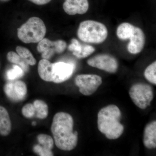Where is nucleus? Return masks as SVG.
Returning <instances> with one entry per match:
<instances>
[{
    "label": "nucleus",
    "mask_w": 156,
    "mask_h": 156,
    "mask_svg": "<svg viewBox=\"0 0 156 156\" xmlns=\"http://www.w3.org/2000/svg\"><path fill=\"white\" fill-rule=\"evenodd\" d=\"M37 139L40 145L46 149L52 151L54 141L51 136L46 134H40L37 136Z\"/></svg>",
    "instance_id": "aec40b11"
},
{
    "label": "nucleus",
    "mask_w": 156,
    "mask_h": 156,
    "mask_svg": "<svg viewBox=\"0 0 156 156\" xmlns=\"http://www.w3.org/2000/svg\"><path fill=\"white\" fill-rule=\"evenodd\" d=\"M76 85L83 95L88 96L95 93L102 83L100 76L95 74H82L76 77Z\"/></svg>",
    "instance_id": "0eeeda50"
},
{
    "label": "nucleus",
    "mask_w": 156,
    "mask_h": 156,
    "mask_svg": "<svg viewBox=\"0 0 156 156\" xmlns=\"http://www.w3.org/2000/svg\"><path fill=\"white\" fill-rule=\"evenodd\" d=\"M17 54L29 65L34 66L36 63V60L30 51L24 47L17 46L16 48Z\"/></svg>",
    "instance_id": "a211bd4d"
},
{
    "label": "nucleus",
    "mask_w": 156,
    "mask_h": 156,
    "mask_svg": "<svg viewBox=\"0 0 156 156\" xmlns=\"http://www.w3.org/2000/svg\"><path fill=\"white\" fill-rule=\"evenodd\" d=\"M33 105L35 108L36 117L38 119H46L48 117L49 110L48 105L43 101L36 100L34 102Z\"/></svg>",
    "instance_id": "f3484780"
},
{
    "label": "nucleus",
    "mask_w": 156,
    "mask_h": 156,
    "mask_svg": "<svg viewBox=\"0 0 156 156\" xmlns=\"http://www.w3.org/2000/svg\"><path fill=\"white\" fill-rule=\"evenodd\" d=\"M63 9L70 15L86 14L89 9L88 0H65Z\"/></svg>",
    "instance_id": "f8f14e48"
},
{
    "label": "nucleus",
    "mask_w": 156,
    "mask_h": 156,
    "mask_svg": "<svg viewBox=\"0 0 156 156\" xmlns=\"http://www.w3.org/2000/svg\"><path fill=\"white\" fill-rule=\"evenodd\" d=\"M108 31L105 25L98 21L87 20L81 22L77 30L78 38L85 43L100 44L106 40Z\"/></svg>",
    "instance_id": "20e7f679"
},
{
    "label": "nucleus",
    "mask_w": 156,
    "mask_h": 156,
    "mask_svg": "<svg viewBox=\"0 0 156 156\" xmlns=\"http://www.w3.org/2000/svg\"><path fill=\"white\" fill-rule=\"evenodd\" d=\"M32 125H33V126H36V122H32Z\"/></svg>",
    "instance_id": "a878e982"
},
{
    "label": "nucleus",
    "mask_w": 156,
    "mask_h": 156,
    "mask_svg": "<svg viewBox=\"0 0 156 156\" xmlns=\"http://www.w3.org/2000/svg\"><path fill=\"white\" fill-rule=\"evenodd\" d=\"M116 35L120 40L130 41L127 45V50L131 54H138L143 50L145 43V34L139 27L129 23H123L117 27Z\"/></svg>",
    "instance_id": "7ed1b4c3"
},
{
    "label": "nucleus",
    "mask_w": 156,
    "mask_h": 156,
    "mask_svg": "<svg viewBox=\"0 0 156 156\" xmlns=\"http://www.w3.org/2000/svg\"><path fill=\"white\" fill-rule=\"evenodd\" d=\"M75 69L73 63L59 62L52 63V82L60 83L68 80L73 75Z\"/></svg>",
    "instance_id": "9d476101"
},
{
    "label": "nucleus",
    "mask_w": 156,
    "mask_h": 156,
    "mask_svg": "<svg viewBox=\"0 0 156 156\" xmlns=\"http://www.w3.org/2000/svg\"><path fill=\"white\" fill-rule=\"evenodd\" d=\"M156 62L148 66L144 72V77L151 83L156 85Z\"/></svg>",
    "instance_id": "412c9836"
},
{
    "label": "nucleus",
    "mask_w": 156,
    "mask_h": 156,
    "mask_svg": "<svg viewBox=\"0 0 156 156\" xmlns=\"http://www.w3.org/2000/svg\"><path fill=\"white\" fill-rule=\"evenodd\" d=\"M22 115L27 118H31L36 114L35 108L34 105L28 103L25 105L22 109Z\"/></svg>",
    "instance_id": "5701e85b"
},
{
    "label": "nucleus",
    "mask_w": 156,
    "mask_h": 156,
    "mask_svg": "<svg viewBox=\"0 0 156 156\" xmlns=\"http://www.w3.org/2000/svg\"><path fill=\"white\" fill-rule=\"evenodd\" d=\"M34 4H36L39 5H46L50 2L51 0H28Z\"/></svg>",
    "instance_id": "393cba45"
},
{
    "label": "nucleus",
    "mask_w": 156,
    "mask_h": 156,
    "mask_svg": "<svg viewBox=\"0 0 156 156\" xmlns=\"http://www.w3.org/2000/svg\"><path fill=\"white\" fill-rule=\"evenodd\" d=\"M87 64L92 67L96 68L110 73L117 71L119 64L113 56L108 54H99L89 58Z\"/></svg>",
    "instance_id": "1a4fd4ad"
},
{
    "label": "nucleus",
    "mask_w": 156,
    "mask_h": 156,
    "mask_svg": "<svg viewBox=\"0 0 156 156\" xmlns=\"http://www.w3.org/2000/svg\"><path fill=\"white\" fill-rule=\"evenodd\" d=\"M47 29L41 18L32 17L17 29L18 38L25 44L39 43L44 37Z\"/></svg>",
    "instance_id": "39448f33"
},
{
    "label": "nucleus",
    "mask_w": 156,
    "mask_h": 156,
    "mask_svg": "<svg viewBox=\"0 0 156 156\" xmlns=\"http://www.w3.org/2000/svg\"><path fill=\"white\" fill-rule=\"evenodd\" d=\"M73 117L67 113H57L53 117L51 132L55 144L61 150H73L76 146L78 133L73 131Z\"/></svg>",
    "instance_id": "f257e3e1"
},
{
    "label": "nucleus",
    "mask_w": 156,
    "mask_h": 156,
    "mask_svg": "<svg viewBox=\"0 0 156 156\" xmlns=\"http://www.w3.org/2000/svg\"><path fill=\"white\" fill-rule=\"evenodd\" d=\"M33 151L36 154L41 156H53V154L52 151L46 149L39 144L35 145L34 147Z\"/></svg>",
    "instance_id": "b1692460"
},
{
    "label": "nucleus",
    "mask_w": 156,
    "mask_h": 156,
    "mask_svg": "<svg viewBox=\"0 0 156 156\" xmlns=\"http://www.w3.org/2000/svg\"><path fill=\"white\" fill-rule=\"evenodd\" d=\"M24 74V71L19 66L15 65L7 73V77L9 80L13 81L22 77Z\"/></svg>",
    "instance_id": "4be33fe9"
},
{
    "label": "nucleus",
    "mask_w": 156,
    "mask_h": 156,
    "mask_svg": "<svg viewBox=\"0 0 156 156\" xmlns=\"http://www.w3.org/2000/svg\"><path fill=\"white\" fill-rule=\"evenodd\" d=\"M67 44L63 40L51 41L44 38L39 42L37 50L41 54L42 58L49 59L55 54H61L66 49Z\"/></svg>",
    "instance_id": "6e6552de"
},
{
    "label": "nucleus",
    "mask_w": 156,
    "mask_h": 156,
    "mask_svg": "<svg viewBox=\"0 0 156 156\" xmlns=\"http://www.w3.org/2000/svg\"><path fill=\"white\" fill-rule=\"evenodd\" d=\"M4 90L9 98L18 101L24 99L27 93V87L22 81H12L5 85Z\"/></svg>",
    "instance_id": "9b49d317"
},
{
    "label": "nucleus",
    "mask_w": 156,
    "mask_h": 156,
    "mask_svg": "<svg viewBox=\"0 0 156 156\" xmlns=\"http://www.w3.org/2000/svg\"><path fill=\"white\" fill-rule=\"evenodd\" d=\"M143 143L144 146L148 149L156 147V121L149 123L144 130Z\"/></svg>",
    "instance_id": "4468645a"
},
{
    "label": "nucleus",
    "mask_w": 156,
    "mask_h": 156,
    "mask_svg": "<svg viewBox=\"0 0 156 156\" xmlns=\"http://www.w3.org/2000/svg\"><path fill=\"white\" fill-rule=\"evenodd\" d=\"M121 112L118 106L111 105L101 108L98 114V130L108 139L115 140L120 137L124 127L120 123Z\"/></svg>",
    "instance_id": "f03ea898"
},
{
    "label": "nucleus",
    "mask_w": 156,
    "mask_h": 156,
    "mask_svg": "<svg viewBox=\"0 0 156 156\" xmlns=\"http://www.w3.org/2000/svg\"><path fill=\"white\" fill-rule=\"evenodd\" d=\"M68 49L78 58H87L95 51V48L91 45L81 44L77 40L73 39Z\"/></svg>",
    "instance_id": "ddd939ff"
},
{
    "label": "nucleus",
    "mask_w": 156,
    "mask_h": 156,
    "mask_svg": "<svg viewBox=\"0 0 156 156\" xmlns=\"http://www.w3.org/2000/svg\"><path fill=\"white\" fill-rule=\"evenodd\" d=\"M52 63L48 59H41L39 62L38 66V72L40 77L46 82H52L51 77Z\"/></svg>",
    "instance_id": "dca6fc26"
},
{
    "label": "nucleus",
    "mask_w": 156,
    "mask_h": 156,
    "mask_svg": "<svg viewBox=\"0 0 156 156\" xmlns=\"http://www.w3.org/2000/svg\"><path fill=\"white\" fill-rule=\"evenodd\" d=\"M11 130V123L9 113L5 108L0 106V135L8 136Z\"/></svg>",
    "instance_id": "2eb2a0df"
},
{
    "label": "nucleus",
    "mask_w": 156,
    "mask_h": 156,
    "mask_svg": "<svg viewBox=\"0 0 156 156\" xmlns=\"http://www.w3.org/2000/svg\"><path fill=\"white\" fill-rule=\"evenodd\" d=\"M7 59L11 63L19 66L24 71H28L29 65L27 64L17 53L13 51H10L7 54Z\"/></svg>",
    "instance_id": "6ab92c4d"
},
{
    "label": "nucleus",
    "mask_w": 156,
    "mask_h": 156,
    "mask_svg": "<svg viewBox=\"0 0 156 156\" xmlns=\"http://www.w3.org/2000/svg\"><path fill=\"white\" fill-rule=\"evenodd\" d=\"M129 93L134 104L142 109H145L151 105L154 97L152 87L148 84L143 83L133 85Z\"/></svg>",
    "instance_id": "423d86ee"
}]
</instances>
